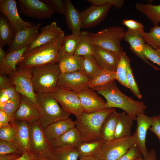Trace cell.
<instances>
[{"label": "cell", "instance_id": "obj_27", "mask_svg": "<svg viewBox=\"0 0 160 160\" xmlns=\"http://www.w3.org/2000/svg\"><path fill=\"white\" fill-rule=\"evenodd\" d=\"M80 57L81 65L79 71L91 80L103 70L93 55Z\"/></svg>", "mask_w": 160, "mask_h": 160}, {"label": "cell", "instance_id": "obj_31", "mask_svg": "<svg viewBox=\"0 0 160 160\" xmlns=\"http://www.w3.org/2000/svg\"><path fill=\"white\" fill-rule=\"evenodd\" d=\"M135 7L136 9L145 15L154 26L159 25L160 23V5L137 3Z\"/></svg>", "mask_w": 160, "mask_h": 160}, {"label": "cell", "instance_id": "obj_58", "mask_svg": "<svg viewBox=\"0 0 160 160\" xmlns=\"http://www.w3.org/2000/svg\"><path fill=\"white\" fill-rule=\"evenodd\" d=\"M37 160H50L49 159L47 158L40 156V157Z\"/></svg>", "mask_w": 160, "mask_h": 160}, {"label": "cell", "instance_id": "obj_2", "mask_svg": "<svg viewBox=\"0 0 160 160\" xmlns=\"http://www.w3.org/2000/svg\"><path fill=\"white\" fill-rule=\"evenodd\" d=\"M64 36L26 52L18 65L23 68H32L48 64H57L59 47Z\"/></svg>", "mask_w": 160, "mask_h": 160}, {"label": "cell", "instance_id": "obj_28", "mask_svg": "<svg viewBox=\"0 0 160 160\" xmlns=\"http://www.w3.org/2000/svg\"><path fill=\"white\" fill-rule=\"evenodd\" d=\"M133 121L124 112L119 113L115 131L114 138L132 136L131 128Z\"/></svg>", "mask_w": 160, "mask_h": 160}, {"label": "cell", "instance_id": "obj_34", "mask_svg": "<svg viewBox=\"0 0 160 160\" xmlns=\"http://www.w3.org/2000/svg\"><path fill=\"white\" fill-rule=\"evenodd\" d=\"M57 64L61 73H66L79 71L81 57L74 55L60 58Z\"/></svg>", "mask_w": 160, "mask_h": 160}, {"label": "cell", "instance_id": "obj_50", "mask_svg": "<svg viewBox=\"0 0 160 160\" xmlns=\"http://www.w3.org/2000/svg\"><path fill=\"white\" fill-rule=\"evenodd\" d=\"M152 118L153 124L149 129L156 135L160 141V119L158 116H152Z\"/></svg>", "mask_w": 160, "mask_h": 160}, {"label": "cell", "instance_id": "obj_3", "mask_svg": "<svg viewBox=\"0 0 160 160\" xmlns=\"http://www.w3.org/2000/svg\"><path fill=\"white\" fill-rule=\"evenodd\" d=\"M115 108H107L100 111L83 112L75 121V126L81 133L82 142L102 140L101 130L103 124L109 114Z\"/></svg>", "mask_w": 160, "mask_h": 160}, {"label": "cell", "instance_id": "obj_23", "mask_svg": "<svg viewBox=\"0 0 160 160\" xmlns=\"http://www.w3.org/2000/svg\"><path fill=\"white\" fill-rule=\"evenodd\" d=\"M10 124L14 129L17 142L24 152L31 151L30 124L22 120H13Z\"/></svg>", "mask_w": 160, "mask_h": 160}, {"label": "cell", "instance_id": "obj_59", "mask_svg": "<svg viewBox=\"0 0 160 160\" xmlns=\"http://www.w3.org/2000/svg\"><path fill=\"white\" fill-rule=\"evenodd\" d=\"M157 54L160 58V48L155 49Z\"/></svg>", "mask_w": 160, "mask_h": 160}, {"label": "cell", "instance_id": "obj_40", "mask_svg": "<svg viewBox=\"0 0 160 160\" xmlns=\"http://www.w3.org/2000/svg\"><path fill=\"white\" fill-rule=\"evenodd\" d=\"M20 103L21 94L18 93L15 97L8 101L0 107V109L2 110L10 116L12 121L14 120V115L20 106Z\"/></svg>", "mask_w": 160, "mask_h": 160}, {"label": "cell", "instance_id": "obj_48", "mask_svg": "<svg viewBox=\"0 0 160 160\" xmlns=\"http://www.w3.org/2000/svg\"><path fill=\"white\" fill-rule=\"evenodd\" d=\"M55 12L64 15L65 6L63 0H43Z\"/></svg>", "mask_w": 160, "mask_h": 160}, {"label": "cell", "instance_id": "obj_38", "mask_svg": "<svg viewBox=\"0 0 160 160\" xmlns=\"http://www.w3.org/2000/svg\"><path fill=\"white\" fill-rule=\"evenodd\" d=\"M130 62L129 57L124 52L121 56L116 71V80L122 85L128 88L129 86L127 80V65Z\"/></svg>", "mask_w": 160, "mask_h": 160}, {"label": "cell", "instance_id": "obj_21", "mask_svg": "<svg viewBox=\"0 0 160 160\" xmlns=\"http://www.w3.org/2000/svg\"><path fill=\"white\" fill-rule=\"evenodd\" d=\"M65 6L64 14L66 22L72 33L77 36L81 34L82 18L79 12L69 0H63Z\"/></svg>", "mask_w": 160, "mask_h": 160}, {"label": "cell", "instance_id": "obj_57", "mask_svg": "<svg viewBox=\"0 0 160 160\" xmlns=\"http://www.w3.org/2000/svg\"><path fill=\"white\" fill-rule=\"evenodd\" d=\"M6 54V52L3 49V47H0V63L3 60Z\"/></svg>", "mask_w": 160, "mask_h": 160}, {"label": "cell", "instance_id": "obj_20", "mask_svg": "<svg viewBox=\"0 0 160 160\" xmlns=\"http://www.w3.org/2000/svg\"><path fill=\"white\" fill-rule=\"evenodd\" d=\"M93 48V56L101 68L104 70L116 72L121 55L96 46H94Z\"/></svg>", "mask_w": 160, "mask_h": 160}, {"label": "cell", "instance_id": "obj_10", "mask_svg": "<svg viewBox=\"0 0 160 160\" xmlns=\"http://www.w3.org/2000/svg\"><path fill=\"white\" fill-rule=\"evenodd\" d=\"M135 143V135L114 138L103 142L101 157L103 160H118L124 155Z\"/></svg>", "mask_w": 160, "mask_h": 160}, {"label": "cell", "instance_id": "obj_24", "mask_svg": "<svg viewBox=\"0 0 160 160\" xmlns=\"http://www.w3.org/2000/svg\"><path fill=\"white\" fill-rule=\"evenodd\" d=\"M75 127V121L69 118L53 123L44 129L43 131L46 137L50 141L58 138Z\"/></svg>", "mask_w": 160, "mask_h": 160}, {"label": "cell", "instance_id": "obj_52", "mask_svg": "<svg viewBox=\"0 0 160 160\" xmlns=\"http://www.w3.org/2000/svg\"><path fill=\"white\" fill-rule=\"evenodd\" d=\"M12 121L10 116L2 110L0 109V128L9 125Z\"/></svg>", "mask_w": 160, "mask_h": 160}, {"label": "cell", "instance_id": "obj_17", "mask_svg": "<svg viewBox=\"0 0 160 160\" xmlns=\"http://www.w3.org/2000/svg\"><path fill=\"white\" fill-rule=\"evenodd\" d=\"M83 112L90 113L107 108L106 102L89 88L77 92Z\"/></svg>", "mask_w": 160, "mask_h": 160}, {"label": "cell", "instance_id": "obj_30", "mask_svg": "<svg viewBox=\"0 0 160 160\" xmlns=\"http://www.w3.org/2000/svg\"><path fill=\"white\" fill-rule=\"evenodd\" d=\"M119 113L115 109L108 116L104 121L101 130L102 139L103 142L114 139V133Z\"/></svg>", "mask_w": 160, "mask_h": 160}, {"label": "cell", "instance_id": "obj_5", "mask_svg": "<svg viewBox=\"0 0 160 160\" xmlns=\"http://www.w3.org/2000/svg\"><path fill=\"white\" fill-rule=\"evenodd\" d=\"M126 31L122 27L114 26L94 33L88 31L89 39L94 46L115 52L121 55L124 52L121 41Z\"/></svg>", "mask_w": 160, "mask_h": 160}, {"label": "cell", "instance_id": "obj_35", "mask_svg": "<svg viewBox=\"0 0 160 160\" xmlns=\"http://www.w3.org/2000/svg\"><path fill=\"white\" fill-rule=\"evenodd\" d=\"M52 160H79L80 156L76 148L61 146L53 148Z\"/></svg>", "mask_w": 160, "mask_h": 160}, {"label": "cell", "instance_id": "obj_51", "mask_svg": "<svg viewBox=\"0 0 160 160\" xmlns=\"http://www.w3.org/2000/svg\"><path fill=\"white\" fill-rule=\"evenodd\" d=\"M11 79L6 75L0 74V89L14 86Z\"/></svg>", "mask_w": 160, "mask_h": 160}, {"label": "cell", "instance_id": "obj_33", "mask_svg": "<svg viewBox=\"0 0 160 160\" xmlns=\"http://www.w3.org/2000/svg\"><path fill=\"white\" fill-rule=\"evenodd\" d=\"M102 140L90 142H82L77 148L80 157L92 156L101 157Z\"/></svg>", "mask_w": 160, "mask_h": 160}, {"label": "cell", "instance_id": "obj_55", "mask_svg": "<svg viewBox=\"0 0 160 160\" xmlns=\"http://www.w3.org/2000/svg\"><path fill=\"white\" fill-rule=\"evenodd\" d=\"M147 160H157V155L154 149H152L149 151Z\"/></svg>", "mask_w": 160, "mask_h": 160}, {"label": "cell", "instance_id": "obj_4", "mask_svg": "<svg viewBox=\"0 0 160 160\" xmlns=\"http://www.w3.org/2000/svg\"><path fill=\"white\" fill-rule=\"evenodd\" d=\"M32 80L37 93H51L57 86L61 72L57 64H48L32 68Z\"/></svg>", "mask_w": 160, "mask_h": 160}, {"label": "cell", "instance_id": "obj_54", "mask_svg": "<svg viewBox=\"0 0 160 160\" xmlns=\"http://www.w3.org/2000/svg\"><path fill=\"white\" fill-rule=\"evenodd\" d=\"M20 155L17 154H10L1 155L0 160H15Z\"/></svg>", "mask_w": 160, "mask_h": 160}, {"label": "cell", "instance_id": "obj_8", "mask_svg": "<svg viewBox=\"0 0 160 160\" xmlns=\"http://www.w3.org/2000/svg\"><path fill=\"white\" fill-rule=\"evenodd\" d=\"M32 68L17 67L16 71L9 76L15 87L17 92L30 99L40 110L36 99L32 80Z\"/></svg>", "mask_w": 160, "mask_h": 160}, {"label": "cell", "instance_id": "obj_46", "mask_svg": "<svg viewBox=\"0 0 160 160\" xmlns=\"http://www.w3.org/2000/svg\"><path fill=\"white\" fill-rule=\"evenodd\" d=\"M143 54L147 59H148L160 67V58L155 49L145 43L143 50Z\"/></svg>", "mask_w": 160, "mask_h": 160}, {"label": "cell", "instance_id": "obj_15", "mask_svg": "<svg viewBox=\"0 0 160 160\" xmlns=\"http://www.w3.org/2000/svg\"><path fill=\"white\" fill-rule=\"evenodd\" d=\"M91 80L79 71L70 73H61L57 86L77 92L88 87Z\"/></svg>", "mask_w": 160, "mask_h": 160}, {"label": "cell", "instance_id": "obj_9", "mask_svg": "<svg viewBox=\"0 0 160 160\" xmlns=\"http://www.w3.org/2000/svg\"><path fill=\"white\" fill-rule=\"evenodd\" d=\"M66 113L76 118L84 112L77 92L57 86L51 93Z\"/></svg>", "mask_w": 160, "mask_h": 160}, {"label": "cell", "instance_id": "obj_36", "mask_svg": "<svg viewBox=\"0 0 160 160\" xmlns=\"http://www.w3.org/2000/svg\"><path fill=\"white\" fill-rule=\"evenodd\" d=\"M88 31H81L80 39L74 55L79 56L93 55V45L90 40Z\"/></svg>", "mask_w": 160, "mask_h": 160}, {"label": "cell", "instance_id": "obj_16", "mask_svg": "<svg viewBox=\"0 0 160 160\" xmlns=\"http://www.w3.org/2000/svg\"><path fill=\"white\" fill-rule=\"evenodd\" d=\"M136 120L137 127L134 133L135 143L141 151L143 160H147L149 151L146 145V138L147 131L153 124V118L152 117H149L143 113L138 114Z\"/></svg>", "mask_w": 160, "mask_h": 160}, {"label": "cell", "instance_id": "obj_13", "mask_svg": "<svg viewBox=\"0 0 160 160\" xmlns=\"http://www.w3.org/2000/svg\"><path fill=\"white\" fill-rule=\"evenodd\" d=\"M113 6L111 4L100 6L92 5L80 12L82 18L81 29L92 28L102 22Z\"/></svg>", "mask_w": 160, "mask_h": 160}, {"label": "cell", "instance_id": "obj_25", "mask_svg": "<svg viewBox=\"0 0 160 160\" xmlns=\"http://www.w3.org/2000/svg\"><path fill=\"white\" fill-rule=\"evenodd\" d=\"M27 47L7 54L3 60L0 63V74L9 75L16 71V65L26 52Z\"/></svg>", "mask_w": 160, "mask_h": 160}, {"label": "cell", "instance_id": "obj_12", "mask_svg": "<svg viewBox=\"0 0 160 160\" xmlns=\"http://www.w3.org/2000/svg\"><path fill=\"white\" fill-rule=\"evenodd\" d=\"M15 0H0V11L8 20L15 32L24 28L32 27V23L25 21L20 17Z\"/></svg>", "mask_w": 160, "mask_h": 160}, {"label": "cell", "instance_id": "obj_7", "mask_svg": "<svg viewBox=\"0 0 160 160\" xmlns=\"http://www.w3.org/2000/svg\"><path fill=\"white\" fill-rule=\"evenodd\" d=\"M31 151L52 160L53 148L46 137L39 120L30 124Z\"/></svg>", "mask_w": 160, "mask_h": 160}, {"label": "cell", "instance_id": "obj_53", "mask_svg": "<svg viewBox=\"0 0 160 160\" xmlns=\"http://www.w3.org/2000/svg\"><path fill=\"white\" fill-rule=\"evenodd\" d=\"M40 157L31 151L25 152L15 160H37Z\"/></svg>", "mask_w": 160, "mask_h": 160}, {"label": "cell", "instance_id": "obj_41", "mask_svg": "<svg viewBox=\"0 0 160 160\" xmlns=\"http://www.w3.org/2000/svg\"><path fill=\"white\" fill-rule=\"evenodd\" d=\"M23 153V150L17 144L0 140V156L10 154L21 155Z\"/></svg>", "mask_w": 160, "mask_h": 160}, {"label": "cell", "instance_id": "obj_18", "mask_svg": "<svg viewBox=\"0 0 160 160\" xmlns=\"http://www.w3.org/2000/svg\"><path fill=\"white\" fill-rule=\"evenodd\" d=\"M40 116V112L35 105L27 97L21 95L20 104L14 120L25 121L31 124L39 121Z\"/></svg>", "mask_w": 160, "mask_h": 160}, {"label": "cell", "instance_id": "obj_56", "mask_svg": "<svg viewBox=\"0 0 160 160\" xmlns=\"http://www.w3.org/2000/svg\"><path fill=\"white\" fill-rule=\"evenodd\" d=\"M79 160H103L101 157H97L92 156L80 157Z\"/></svg>", "mask_w": 160, "mask_h": 160}, {"label": "cell", "instance_id": "obj_26", "mask_svg": "<svg viewBox=\"0 0 160 160\" xmlns=\"http://www.w3.org/2000/svg\"><path fill=\"white\" fill-rule=\"evenodd\" d=\"M50 142L53 148L61 146L77 148L82 143L81 133L76 126Z\"/></svg>", "mask_w": 160, "mask_h": 160}, {"label": "cell", "instance_id": "obj_19", "mask_svg": "<svg viewBox=\"0 0 160 160\" xmlns=\"http://www.w3.org/2000/svg\"><path fill=\"white\" fill-rule=\"evenodd\" d=\"M64 35V32L60 28L57 26L56 23L52 22L49 25L41 29L36 39L31 44L27 47L26 52Z\"/></svg>", "mask_w": 160, "mask_h": 160}, {"label": "cell", "instance_id": "obj_44", "mask_svg": "<svg viewBox=\"0 0 160 160\" xmlns=\"http://www.w3.org/2000/svg\"><path fill=\"white\" fill-rule=\"evenodd\" d=\"M0 140L17 144L14 129L10 124L8 126L0 128Z\"/></svg>", "mask_w": 160, "mask_h": 160}, {"label": "cell", "instance_id": "obj_61", "mask_svg": "<svg viewBox=\"0 0 160 160\" xmlns=\"http://www.w3.org/2000/svg\"><path fill=\"white\" fill-rule=\"evenodd\" d=\"M159 116H160V113H159Z\"/></svg>", "mask_w": 160, "mask_h": 160}, {"label": "cell", "instance_id": "obj_29", "mask_svg": "<svg viewBox=\"0 0 160 160\" xmlns=\"http://www.w3.org/2000/svg\"><path fill=\"white\" fill-rule=\"evenodd\" d=\"M80 39V36L72 33L64 35L59 47V60L64 57L74 55Z\"/></svg>", "mask_w": 160, "mask_h": 160}, {"label": "cell", "instance_id": "obj_47", "mask_svg": "<svg viewBox=\"0 0 160 160\" xmlns=\"http://www.w3.org/2000/svg\"><path fill=\"white\" fill-rule=\"evenodd\" d=\"M87 1L95 5H103L111 4L114 6L115 8L119 9L124 5L125 1L123 0H86Z\"/></svg>", "mask_w": 160, "mask_h": 160}, {"label": "cell", "instance_id": "obj_42", "mask_svg": "<svg viewBox=\"0 0 160 160\" xmlns=\"http://www.w3.org/2000/svg\"><path fill=\"white\" fill-rule=\"evenodd\" d=\"M127 80L129 88L137 97L139 99H141L142 96L134 79L130 62L128 63L127 66Z\"/></svg>", "mask_w": 160, "mask_h": 160}, {"label": "cell", "instance_id": "obj_11", "mask_svg": "<svg viewBox=\"0 0 160 160\" xmlns=\"http://www.w3.org/2000/svg\"><path fill=\"white\" fill-rule=\"evenodd\" d=\"M17 4L19 12L29 17L48 19L54 13L43 0H19Z\"/></svg>", "mask_w": 160, "mask_h": 160}, {"label": "cell", "instance_id": "obj_49", "mask_svg": "<svg viewBox=\"0 0 160 160\" xmlns=\"http://www.w3.org/2000/svg\"><path fill=\"white\" fill-rule=\"evenodd\" d=\"M122 23L130 30L140 33L144 32L143 25L137 21L132 19H125L122 20Z\"/></svg>", "mask_w": 160, "mask_h": 160}, {"label": "cell", "instance_id": "obj_45", "mask_svg": "<svg viewBox=\"0 0 160 160\" xmlns=\"http://www.w3.org/2000/svg\"><path fill=\"white\" fill-rule=\"evenodd\" d=\"M18 93L15 86L0 89V107L15 97Z\"/></svg>", "mask_w": 160, "mask_h": 160}, {"label": "cell", "instance_id": "obj_60", "mask_svg": "<svg viewBox=\"0 0 160 160\" xmlns=\"http://www.w3.org/2000/svg\"><path fill=\"white\" fill-rule=\"evenodd\" d=\"M158 117H159V119H160V116H158Z\"/></svg>", "mask_w": 160, "mask_h": 160}, {"label": "cell", "instance_id": "obj_43", "mask_svg": "<svg viewBox=\"0 0 160 160\" xmlns=\"http://www.w3.org/2000/svg\"><path fill=\"white\" fill-rule=\"evenodd\" d=\"M143 156L140 148L135 143L118 160H143Z\"/></svg>", "mask_w": 160, "mask_h": 160}, {"label": "cell", "instance_id": "obj_22", "mask_svg": "<svg viewBox=\"0 0 160 160\" xmlns=\"http://www.w3.org/2000/svg\"><path fill=\"white\" fill-rule=\"evenodd\" d=\"M124 39L129 44L132 51L146 64L155 70H160V68L151 63L144 56L143 50L145 42L140 33L127 29L126 31Z\"/></svg>", "mask_w": 160, "mask_h": 160}, {"label": "cell", "instance_id": "obj_37", "mask_svg": "<svg viewBox=\"0 0 160 160\" xmlns=\"http://www.w3.org/2000/svg\"><path fill=\"white\" fill-rule=\"evenodd\" d=\"M116 72L105 70L91 80L89 84V88H94L105 86L116 80Z\"/></svg>", "mask_w": 160, "mask_h": 160}, {"label": "cell", "instance_id": "obj_32", "mask_svg": "<svg viewBox=\"0 0 160 160\" xmlns=\"http://www.w3.org/2000/svg\"><path fill=\"white\" fill-rule=\"evenodd\" d=\"M15 32L7 19L0 14V47L9 45L13 38Z\"/></svg>", "mask_w": 160, "mask_h": 160}, {"label": "cell", "instance_id": "obj_1", "mask_svg": "<svg viewBox=\"0 0 160 160\" xmlns=\"http://www.w3.org/2000/svg\"><path fill=\"white\" fill-rule=\"evenodd\" d=\"M92 89L105 98L108 108L121 109L134 121L136 120L138 114L145 113L147 108L144 101L135 100L123 93L118 88L115 80Z\"/></svg>", "mask_w": 160, "mask_h": 160}, {"label": "cell", "instance_id": "obj_39", "mask_svg": "<svg viewBox=\"0 0 160 160\" xmlns=\"http://www.w3.org/2000/svg\"><path fill=\"white\" fill-rule=\"evenodd\" d=\"M145 43L154 49L160 48V26L154 25L148 32L140 33Z\"/></svg>", "mask_w": 160, "mask_h": 160}, {"label": "cell", "instance_id": "obj_6", "mask_svg": "<svg viewBox=\"0 0 160 160\" xmlns=\"http://www.w3.org/2000/svg\"><path fill=\"white\" fill-rule=\"evenodd\" d=\"M37 100L41 111L39 120L44 129L55 122L69 118L51 93H36Z\"/></svg>", "mask_w": 160, "mask_h": 160}, {"label": "cell", "instance_id": "obj_14", "mask_svg": "<svg viewBox=\"0 0 160 160\" xmlns=\"http://www.w3.org/2000/svg\"><path fill=\"white\" fill-rule=\"evenodd\" d=\"M41 25L39 23L34 26L16 32L7 51V54L18 50L31 44L38 36V29Z\"/></svg>", "mask_w": 160, "mask_h": 160}]
</instances>
